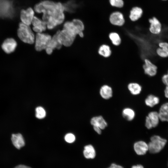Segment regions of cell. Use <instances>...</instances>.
I'll use <instances>...</instances> for the list:
<instances>
[{
  "label": "cell",
  "instance_id": "1",
  "mask_svg": "<svg viewBox=\"0 0 168 168\" xmlns=\"http://www.w3.org/2000/svg\"><path fill=\"white\" fill-rule=\"evenodd\" d=\"M64 5L60 2L49 0L42 1L36 4L34 10L38 13H42V20L46 23L47 28L54 29L62 23L65 19Z\"/></svg>",
  "mask_w": 168,
  "mask_h": 168
},
{
  "label": "cell",
  "instance_id": "2",
  "mask_svg": "<svg viewBox=\"0 0 168 168\" xmlns=\"http://www.w3.org/2000/svg\"><path fill=\"white\" fill-rule=\"evenodd\" d=\"M19 26L17 35L19 39L25 43L33 44L35 42V36L30 26L21 22L19 23Z\"/></svg>",
  "mask_w": 168,
  "mask_h": 168
},
{
  "label": "cell",
  "instance_id": "3",
  "mask_svg": "<svg viewBox=\"0 0 168 168\" xmlns=\"http://www.w3.org/2000/svg\"><path fill=\"white\" fill-rule=\"evenodd\" d=\"M66 29L75 36L78 35L81 37L84 36L83 32L84 26L82 22L78 19H74L72 21L65 22L63 26V28Z\"/></svg>",
  "mask_w": 168,
  "mask_h": 168
},
{
  "label": "cell",
  "instance_id": "4",
  "mask_svg": "<svg viewBox=\"0 0 168 168\" xmlns=\"http://www.w3.org/2000/svg\"><path fill=\"white\" fill-rule=\"evenodd\" d=\"M166 142V139L158 135H154L151 138L148 144V151L152 153H158L164 148Z\"/></svg>",
  "mask_w": 168,
  "mask_h": 168
},
{
  "label": "cell",
  "instance_id": "5",
  "mask_svg": "<svg viewBox=\"0 0 168 168\" xmlns=\"http://www.w3.org/2000/svg\"><path fill=\"white\" fill-rule=\"evenodd\" d=\"M51 38V35L48 34L37 33L35 39V49L37 51H41L45 49Z\"/></svg>",
  "mask_w": 168,
  "mask_h": 168
},
{
  "label": "cell",
  "instance_id": "6",
  "mask_svg": "<svg viewBox=\"0 0 168 168\" xmlns=\"http://www.w3.org/2000/svg\"><path fill=\"white\" fill-rule=\"evenodd\" d=\"M58 37L63 45L66 47L71 46L73 43L76 36L66 29H63L57 32Z\"/></svg>",
  "mask_w": 168,
  "mask_h": 168
},
{
  "label": "cell",
  "instance_id": "7",
  "mask_svg": "<svg viewBox=\"0 0 168 168\" xmlns=\"http://www.w3.org/2000/svg\"><path fill=\"white\" fill-rule=\"evenodd\" d=\"M142 68L144 73L149 77H154L157 74V67L148 58L144 59Z\"/></svg>",
  "mask_w": 168,
  "mask_h": 168
},
{
  "label": "cell",
  "instance_id": "8",
  "mask_svg": "<svg viewBox=\"0 0 168 168\" xmlns=\"http://www.w3.org/2000/svg\"><path fill=\"white\" fill-rule=\"evenodd\" d=\"M35 11L31 8L29 7L26 10H22L20 12V19L21 22L30 26L35 16Z\"/></svg>",
  "mask_w": 168,
  "mask_h": 168
},
{
  "label": "cell",
  "instance_id": "9",
  "mask_svg": "<svg viewBox=\"0 0 168 168\" xmlns=\"http://www.w3.org/2000/svg\"><path fill=\"white\" fill-rule=\"evenodd\" d=\"M150 23L149 30L154 35L160 34L162 30V25L160 21L156 17H153L149 20Z\"/></svg>",
  "mask_w": 168,
  "mask_h": 168
},
{
  "label": "cell",
  "instance_id": "10",
  "mask_svg": "<svg viewBox=\"0 0 168 168\" xmlns=\"http://www.w3.org/2000/svg\"><path fill=\"white\" fill-rule=\"evenodd\" d=\"M31 24L33 26V30L37 33H42L47 28L46 23L42 19L35 16Z\"/></svg>",
  "mask_w": 168,
  "mask_h": 168
},
{
  "label": "cell",
  "instance_id": "11",
  "mask_svg": "<svg viewBox=\"0 0 168 168\" xmlns=\"http://www.w3.org/2000/svg\"><path fill=\"white\" fill-rule=\"evenodd\" d=\"M17 45L16 42L14 39L12 38H8L3 42L2 48L6 53L10 54L15 50Z\"/></svg>",
  "mask_w": 168,
  "mask_h": 168
},
{
  "label": "cell",
  "instance_id": "12",
  "mask_svg": "<svg viewBox=\"0 0 168 168\" xmlns=\"http://www.w3.org/2000/svg\"><path fill=\"white\" fill-rule=\"evenodd\" d=\"M133 148L136 153L138 155H143L148 151V144L142 141H138L134 144Z\"/></svg>",
  "mask_w": 168,
  "mask_h": 168
},
{
  "label": "cell",
  "instance_id": "13",
  "mask_svg": "<svg viewBox=\"0 0 168 168\" xmlns=\"http://www.w3.org/2000/svg\"><path fill=\"white\" fill-rule=\"evenodd\" d=\"M110 20L112 24L117 26H122L124 23L123 15L119 12L112 13L110 16Z\"/></svg>",
  "mask_w": 168,
  "mask_h": 168
},
{
  "label": "cell",
  "instance_id": "14",
  "mask_svg": "<svg viewBox=\"0 0 168 168\" xmlns=\"http://www.w3.org/2000/svg\"><path fill=\"white\" fill-rule=\"evenodd\" d=\"M158 47L156 50V53L159 57L162 58L168 57V43L165 41L160 42Z\"/></svg>",
  "mask_w": 168,
  "mask_h": 168
},
{
  "label": "cell",
  "instance_id": "15",
  "mask_svg": "<svg viewBox=\"0 0 168 168\" xmlns=\"http://www.w3.org/2000/svg\"><path fill=\"white\" fill-rule=\"evenodd\" d=\"M99 93L101 96L105 99H109L113 96V90L112 87L107 84H104L100 88Z\"/></svg>",
  "mask_w": 168,
  "mask_h": 168
},
{
  "label": "cell",
  "instance_id": "16",
  "mask_svg": "<svg viewBox=\"0 0 168 168\" xmlns=\"http://www.w3.org/2000/svg\"><path fill=\"white\" fill-rule=\"evenodd\" d=\"M91 124L93 126L99 127L101 129H104L107 125L106 121L101 116L93 117L91 120Z\"/></svg>",
  "mask_w": 168,
  "mask_h": 168
},
{
  "label": "cell",
  "instance_id": "17",
  "mask_svg": "<svg viewBox=\"0 0 168 168\" xmlns=\"http://www.w3.org/2000/svg\"><path fill=\"white\" fill-rule=\"evenodd\" d=\"M11 140L14 146L18 149H20L25 145L24 138L20 133L12 134Z\"/></svg>",
  "mask_w": 168,
  "mask_h": 168
},
{
  "label": "cell",
  "instance_id": "18",
  "mask_svg": "<svg viewBox=\"0 0 168 168\" xmlns=\"http://www.w3.org/2000/svg\"><path fill=\"white\" fill-rule=\"evenodd\" d=\"M158 113L160 120L168 122V102L165 103L161 106Z\"/></svg>",
  "mask_w": 168,
  "mask_h": 168
},
{
  "label": "cell",
  "instance_id": "19",
  "mask_svg": "<svg viewBox=\"0 0 168 168\" xmlns=\"http://www.w3.org/2000/svg\"><path fill=\"white\" fill-rule=\"evenodd\" d=\"M127 87L130 93L134 95L139 94L142 90V86L138 83L136 82L129 83L128 84Z\"/></svg>",
  "mask_w": 168,
  "mask_h": 168
},
{
  "label": "cell",
  "instance_id": "20",
  "mask_svg": "<svg viewBox=\"0 0 168 168\" xmlns=\"http://www.w3.org/2000/svg\"><path fill=\"white\" fill-rule=\"evenodd\" d=\"M62 44L58 38V34H56L51 38L47 47L48 48L53 50L55 48L58 49H60Z\"/></svg>",
  "mask_w": 168,
  "mask_h": 168
},
{
  "label": "cell",
  "instance_id": "21",
  "mask_svg": "<svg viewBox=\"0 0 168 168\" xmlns=\"http://www.w3.org/2000/svg\"><path fill=\"white\" fill-rule=\"evenodd\" d=\"M98 53L100 56L105 58H107L110 56L112 51L109 45L106 44H103L99 47Z\"/></svg>",
  "mask_w": 168,
  "mask_h": 168
},
{
  "label": "cell",
  "instance_id": "22",
  "mask_svg": "<svg viewBox=\"0 0 168 168\" xmlns=\"http://www.w3.org/2000/svg\"><path fill=\"white\" fill-rule=\"evenodd\" d=\"M83 153L86 159H94L96 156V152L94 147L91 145L86 146L84 147Z\"/></svg>",
  "mask_w": 168,
  "mask_h": 168
},
{
  "label": "cell",
  "instance_id": "23",
  "mask_svg": "<svg viewBox=\"0 0 168 168\" xmlns=\"http://www.w3.org/2000/svg\"><path fill=\"white\" fill-rule=\"evenodd\" d=\"M145 102L147 105L152 107L159 103L160 99L158 97L150 94L147 97L145 100Z\"/></svg>",
  "mask_w": 168,
  "mask_h": 168
},
{
  "label": "cell",
  "instance_id": "24",
  "mask_svg": "<svg viewBox=\"0 0 168 168\" xmlns=\"http://www.w3.org/2000/svg\"><path fill=\"white\" fill-rule=\"evenodd\" d=\"M142 13L141 8L137 7H133L130 12V18L132 21H135L141 16Z\"/></svg>",
  "mask_w": 168,
  "mask_h": 168
},
{
  "label": "cell",
  "instance_id": "25",
  "mask_svg": "<svg viewBox=\"0 0 168 168\" xmlns=\"http://www.w3.org/2000/svg\"><path fill=\"white\" fill-rule=\"evenodd\" d=\"M108 37L113 45L115 46L119 45L121 42L120 35L116 32H111L109 34Z\"/></svg>",
  "mask_w": 168,
  "mask_h": 168
},
{
  "label": "cell",
  "instance_id": "26",
  "mask_svg": "<svg viewBox=\"0 0 168 168\" xmlns=\"http://www.w3.org/2000/svg\"><path fill=\"white\" fill-rule=\"evenodd\" d=\"M147 116L152 124L153 128L156 127L159 124L160 120L158 113L156 111H152L148 114Z\"/></svg>",
  "mask_w": 168,
  "mask_h": 168
},
{
  "label": "cell",
  "instance_id": "27",
  "mask_svg": "<svg viewBox=\"0 0 168 168\" xmlns=\"http://www.w3.org/2000/svg\"><path fill=\"white\" fill-rule=\"evenodd\" d=\"M122 115L126 120L131 121L134 118L135 113L132 109L127 108L124 109L122 111Z\"/></svg>",
  "mask_w": 168,
  "mask_h": 168
},
{
  "label": "cell",
  "instance_id": "28",
  "mask_svg": "<svg viewBox=\"0 0 168 168\" xmlns=\"http://www.w3.org/2000/svg\"><path fill=\"white\" fill-rule=\"evenodd\" d=\"M35 116L39 119H42L46 115V112L44 109L42 107L39 106L35 109Z\"/></svg>",
  "mask_w": 168,
  "mask_h": 168
},
{
  "label": "cell",
  "instance_id": "29",
  "mask_svg": "<svg viewBox=\"0 0 168 168\" xmlns=\"http://www.w3.org/2000/svg\"><path fill=\"white\" fill-rule=\"evenodd\" d=\"M111 5L114 7H121L124 5L122 0H110Z\"/></svg>",
  "mask_w": 168,
  "mask_h": 168
},
{
  "label": "cell",
  "instance_id": "30",
  "mask_svg": "<svg viewBox=\"0 0 168 168\" xmlns=\"http://www.w3.org/2000/svg\"><path fill=\"white\" fill-rule=\"evenodd\" d=\"M75 139V136L71 133H68L65 136V140L66 142L69 143L73 142Z\"/></svg>",
  "mask_w": 168,
  "mask_h": 168
},
{
  "label": "cell",
  "instance_id": "31",
  "mask_svg": "<svg viewBox=\"0 0 168 168\" xmlns=\"http://www.w3.org/2000/svg\"><path fill=\"white\" fill-rule=\"evenodd\" d=\"M145 125L148 129H151L153 128L152 124L147 116L146 117Z\"/></svg>",
  "mask_w": 168,
  "mask_h": 168
},
{
  "label": "cell",
  "instance_id": "32",
  "mask_svg": "<svg viewBox=\"0 0 168 168\" xmlns=\"http://www.w3.org/2000/svg\"><path fill=\"white\" fill-rule=\"evenodd\" d=\"M162 82L166 85H168V71L166 73L163 75L161 78Z\"/></svg>",
  "mask_w": 168,
  "mask_h": 168
},
{
  "label": "cell",
  "instance_id": "33",
  "mask_svg": "<svg viewBox=\"0 0 168 168\" xmlns=\"http://www.w3.org/2000/svg\"><path fill=\"white\" fill-rule=\"evenodd\" d=\"M107 168H124L122 166L113 163Z\"/></svg>",
  "mask_w": 168,
  "mask_h": 168
},
{
  "label": "cell",
  "instance_id": "34",
  "mask_svg": "<svg viewBox=\"0 0 168 168\" xmlns=\"http://www.w3.org/2000/svg\"><path fill=\"white\" fill-rule=\"evenodd\" d=\"M94 129L98 134H100L101 133V129L99 127L95 126H93Z\"/></svg>",
  "mask_w": 168,
  "mask_h": 168
},
{
  "label": "cell",
  "instance_id": "35",
  "mask_svg": "<svg viewBox=\"0 0 168 168\" xmlns=\"http://www.w3.org/2000/svg\"><path fill=\"white\" fill-rule=\"evenodd\" d=\"M164 95L165 96L168 98V85H166L164 90Z\"/></svg>",
  "mask_w": 168,
  "mask_h": 168
},
{
  "label": "cell",
  "instance_id": "36",
  "mask_svg": "<svg viewBox=\"0 0 168 168\" xmlns=\"http://www.w3.org/2000/svg\"><path fill=\"white\" fill-rule=\"evenodd\" d=\"M14 168H31L30 167L24 165H18L16 167H15Z\"/></svg>",
  "mask_w": 168,
  "mask_h": 168
},
{
  "label": "cell",
  "instance_id": "37",
  "mask_svg": "<svg viewBox=\"0 0 168 168\" xmlns=\"http://www.w3.org/2000/svg\"><path fill=\"white\" fill-rule=\"evenodd\" d=\"M131 168H144V167L142 165L138 164L132 166Z\"/></svg>",
  "mask_w": 168,
  "mask_h": 168
},
{
  "label": "cell",
  "instance_id": "38",
  "mask_svg": "<svg viewBox=\"0 0 168 168\" xmlns=\"http://www.w3.org/2000/svg\"><path fill=\"white\" fill-rule=\"evenodd\" d=\"M162 1H167V0H162Z\"/></svg>",
  "mask_w": 168,
  "mask_h": 168
},
{
  "label": "cell",
  "instance_id": "39",
  "mask_svg": "<svg viewBox=\"0 0 168 168\" xmlns=\"http://www.w3.org/2000/svg\"></svg>",
  "mask_w": 168,
  "mask_h": 168
}]
</instances>
